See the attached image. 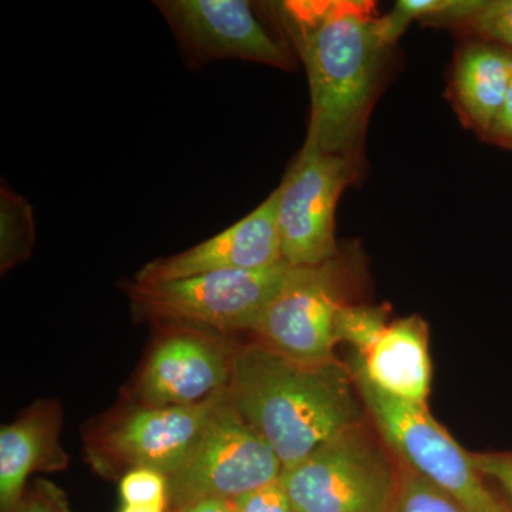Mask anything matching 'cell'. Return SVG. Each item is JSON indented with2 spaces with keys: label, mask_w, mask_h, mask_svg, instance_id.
<instances>
[{
  "label": "cell",
  "mask_w": 512,
  "mask_h": 512,
  "mask_svg": "<svg viewBox=\"0 0 512 512\" xmlns=\"http://www.w3.org/2000/svg\"><path fill=\"white\" fill-rule=\"evenodd\" d=\"M276 15L311 90L308 138L325 153L362 157L387 50L376 3L367 0H288Z\"/></svg>",
  "instance_id": "obj_1"
},
{
  "label": "cell",
  "mask_w": 512,
  "mask_h": 512,
  "mask_svg": "<svg viewBox=\"0 0 512 512\" xmlns=\"http://www.w3.org/2000/svg\"><path fill=\"white\" fill-rule=\"evenodd\" d=\"M225 400L284 468L367 417L352 370L339 359L303 365L256 340L237 349Z\"/></svg>",
  "instance_id": "obj_2"
},
{
  "label": "cell",
  "mask_w": 512,
  "mask_h": 512,
  "mask_svg": "<svg viewBox=\"0 0 512 512\" xmlns=\"http://www.w3.org/2000/svg\"><path fill=\"white\" fill-rule=\"evenodd\" d=\"M400 467L366 417L284 468L281 483L295 512H387Z\"/></svg>",
  "instance_id": "obj_3"
},
{
  "label": "cell",
  "mask_w": 512,
  "mask_h": 512,
  "mask_svg": "<svg viewBox=\"0 0 512 512\" xmlns=\"http://www.w3.org/2000/svg\"><path fill=\"white\" fill-rule=\"evenodd\" d=\"M288 264L259 271H218L140 284L126 292L134 312L160 325H184L215 333L254 332L281 288Z\"/></svg>",
  "instance_id": "obj_4"
},
{
  "label": "cell",
  "mask_w": 512,
  "mask_h": 512,
  "mask_svg": "<svg viewBox=\"0 0 512 512\" xmlns=\"http://www.w3.org/2000/svg\"><path fill=\"white\" fill-rule=\"evenodd\" d=\"M353 377L367 417L403 466L456 498L468 512H497L500 501L485 488L471 453L434 419L429 406L396 399Z\"/></svg>",
  "instance_id": "obj_5"
},
{
  "label": "cell",
  "mask_w": 512,
  "mask_h": 512,
  "mask_svg": "<svg viewBox=\"0 0 512 512\" xmlns=\"http://www.w3.org/2000/svg\"><path fill=\"white\" fill-rule=\"evenodd\" d=\"M282 470L272 447L224 397L190 453L168 477L170 511L180 512L207 498L237 500L279 480Z\"/></svg>",
  "instance_id": "obj_6"
},
{
  "label": "cell",
  "mask_w": 512,
  "mask_h": 512,
  "mask_svg": "<svg viewBox=\"0 0 512 512\" xmlns=\"http://www.w3.org/2000/svg\"><path fill=\"white\" fill-rule=\"evenodd\" d=\"M154 5L163 13L194 69L215 60L239 59L295 70L298 59L281 22L276 28L269 25L268 18L274 15L269 16L272 3L157 0Z\"/></svg>",
  "instance_id": "obj_7"
},
{
  "label": "cell",
  "mask_w": 512,
  "mask_h": 512,
  "mask_svg": "<svg viewBox=\"0 0 512 512\" xmlns=\"http://www.w3.org/2000/svg\"><path fill=\"white\" fill-rule=\"evenodd\" d=\"M362 163L325 153L306 137L278 190L282 259L313 266L338 258L335 212L340 195L359 177Z\"/></svg>",
  "instance_id": "obj_8"
},
{
  "label": "cell",
  "mask_w": 512,
  "mask_h": 512,
  "mask_svg": "<svg viewBox=\"0 0 512 512\" xmlns=\"http://www.w3.org/2000/svg\"><path fill=\"white\" fill-rule=\"evenodd\" d=\"M345 279L340 256L320 265L288 266L252 332L256 342L303 365L338 360L333 326L340 306L348 303Z\"/></svg>",
  "instance_id": "obj_9"
},
{
  "label": "cell",
  "mask_w": 512,
  "mask_h": 512,
  "mask_svg": "<svg viewBox=\"0 0 512 512\" xmlns=\"http://www.w3.org/2000/svg\"><path fill=\"white\" fill-rule=\"evenodd\" d=\"M225 393L191 406L131 407L104 423L89 440L90 460L103 473L124 476L136 468H150L170 477L197 443Z\"/></svg>",
  "instance_id": "obj_10"
},
{
  "label": "cell",
  "mask_w": 512,
  "mask_h": 512,
  "mask_svg": "<svg viewBox=\"0 0 512 512\" xmlns=\"http://www.w3.org/2000/svg\"><path fill=\"white\" fill-rule=\"evenodd\" d=\"M164 326L138 377V402L191 406L227 392L237 349L211 330Z\"/></svg>",
  "instance_id": "obj_11"
},
{
  "label": "cell",
  "mask_w": 512,
  "mask_h": 512,
  "mask_svg": "<svg viewBox=\"0 0 512 512\" xmlns=\"http://www.w3.org/2000/svg\"><path fill=\"white\" fill-rule=\"evenodd\" d=\"M284 262L278 228V190L247 217L201 244L154 259L134 276L140 284L177 281L218 271H259Z\"/></svg>",
  "instance_id": "obj_12"
},
{
  "label": "cell",
  "mask_w": 512,
  "mask_h": 512,
  "mask_svg": "<svg viewBox=\"0 0 512 512\" xmlns=\"http://www.w3.org/2000/svg\"><path fill=\"white\" fill-rule=\"evenodd\" d=\"M62 406L40 400L0 430V510L18 512L28 478L69 467L60 444Z\"/></svg>",
  "instance_id": "obj_13"
},
{
  "label": "cell",
  "mask_w": 512,
  "mask_h": 512,
  "mask_svg": "<svg viewBox=\"0 0 512 512\" xmlns=\"http://www.w3.org/2000/svg\"><path fill=\"white\" fill-rule=\"evenodd\" d=\"M429 326L420 316L389 323L365 355H353L350 370L380 392L427 406L431 386Z\"/></svg>",
  "instance_id": "obj_14"
},
{
  "label": "cell",
  "mask_w": 512,
  "mask_h": 512,
  "mask_svg": "<svg viewBox=\"0 0 512 512\" xmlns=\"http://www.w3.org/2000/svg\"><path fill=\"white\" fill-rule=\"evenodd\" d=\"M512 80V52L470 39L458 50L450 97L461 120L485 140L503 110Z\"/></svg>",
  "instance_id": "obj_15"
},
{
  "label": "cell",
  "mask_w": 512,
  "mask_h": 512,
  "mask_svg": "<svg viewBox=\"0 0 512 512\" xmlns=\"http://www.w3.org/2000/svg\"><path fill=\"white\" fill-rule=\"evenodd\" d=\"M426 22L461 30L471 39L494 43L512 52V0L456 2L446 13Z\"/></svg>",
  "instance_id": "obj_16"
},
{
  "label": "cell",
  "mask_w": 512,
  "mask_h": 512,
  "mask_svg": "<svg viewBox=\"0 0 512 512\" xmlns=\"http://www.w3.org/2000/svg\"><path fill=\"white\" fill-rule=\"evenodd\" d=\"M32 205L5 181L0 188V269L3 274L28 261L35 248Z\"/></svg>",
  "instance_id": "obj_17"
},
{
  "label": "cell",
  "mask_w": 512,
  "mask_h": 512,
  "mask_svg": "<svg viewBox=\"0 0 512 512\" xmlns=\"http://www.w3.org/2000/svg\"><path fill=\"white\" fill-rule=\"evenodd\" d=\"M390 311L386 305H352L345 303L336 313L333 336L336 345L352 346L355 355H365L389 326Z\"/></svg>",
  "instance_id": "obj_18"
},
{
  "label": "cell",
  "mask_w": 512,
  "mask_h": 512,
  "mask_svg": "<svg viewBox=\"0 0 512 512\" xmlns=\"http://www.w3.org/2000/svg\"><path fill=\"white\" fill-rule=\"evenodd\" d=\"M402 464V463H400ZM387 512H468L456 498L431 484L406 466L400 467V481Z\"/></svg>",
  "instance_id": "obj_19"
},
{
  "label": "cell",
  "mask_w": 512,
  "mask_h": 512,
  "mask_svg": "<svg viewBox=\"0 0 512 512\" xmlns=\"http://www.w3.org/2000/svg\"><path fill=\"white\" fill-rule=\"evenodd\" d=\"M120 497L126 505H168V477L150 468L127 471L120 478Z\"/></svg>",
  "instance_id": "obj_20"
},
{
  "label": "cell",
  "mask_w": 512,
  "mask_h": 512,
  "mask_svg": "<svg viewBox=\"0 0 512 512\" xmlns=\"http://www.w3.org/2000/svg\"><path fill=\"white\" fill-rule=\"evenodd\" d=\"M235 505L237 512H295L281 478L241 495Z\"/></svg>",
  "instance_id": "obj_21"
},
{
  "label": "cell",
  "mask_w": 512,
  "mask_h": 512,
  "mask_svg": "<svg viewBox=\"0 0 512 512\" xmlns=\"http://www.w3.org/2000/svg\"><path fill=\"white\" fill-rule=\"evenodd\" d=\"M471 458L478 473L500 484L512 500V451L471 453Z\"/></svg>",
  "instance_id": "obj_22"
},
{
  "label": "cell",
  "mask_w": 512,
  "mask_h": 512,
  "mask_svg": "<svg viewBox=\"0 0 512 512\" xmlns=\"http://www.w3.org/2000/svg\"><path fill=\"white\" fill-rule=\"evenodd\" d=\"M18 512H70L66 497L55 484L36 481L35 488L23 498Z\"/></svg>",
  "instance_id": "obj_23"
},
{
  "label": "cell",
  "mask_w": 512,
  "mask_h": 512,
  "mask_svg": "<svg viewBox=\"0 0 512 512\" xmlns=\"http://www.w3.org/2000/svg\"><path fill=\"white\" fill-rule=\"evenodd\" d=\"M485 141L512 150V80L503 110H501L493 130L490 131Z\"/></svg>",
  "instance_id": "obj_24"
},
{
  "label": "cell",
  "mask_w": 512,
  "mask_h": 512,
  "mask_svg": "<svg viewBox=\"0 0 512 512\" xmlns=\"http://www.w3.org/2000/svg\"><path fill=\"white\" fill-rule=\"evenodd\" d=\"M180 512H237V505L235 500L227 498H207L188 505Z\"/></svg>",
  "instance_id": "obj_25"
},
{
  "label": "cell",
  "mask_w": 512,
  "mask_h": 512,
  "mask_svg": "<svg viewBox=\"0 0 512 512\" xmlns=\"http://www.w3.org/2000/svg\"><path fill=\"white\" fill-rule=\"evenodd\" d=\"M168 505H121L119 512H168Z\"/></svg>",
  "instance_id": "obj_26"
},
{
  "label": "cell",
  "mask_w": 512,
  "mask_h": 512,
  "mask_svg": "<svg viewBox=\"0 0 512 512\" xmlns=\"http://www.w3.org/2000/svg\"><path fill=\"white\" fill-rule=\"evenodd\" d=\"M497 512H512L510 508L507 507L504 503H498Z\"/></svg>",
  "instance_id": "obj_27"
}]
</instances>
